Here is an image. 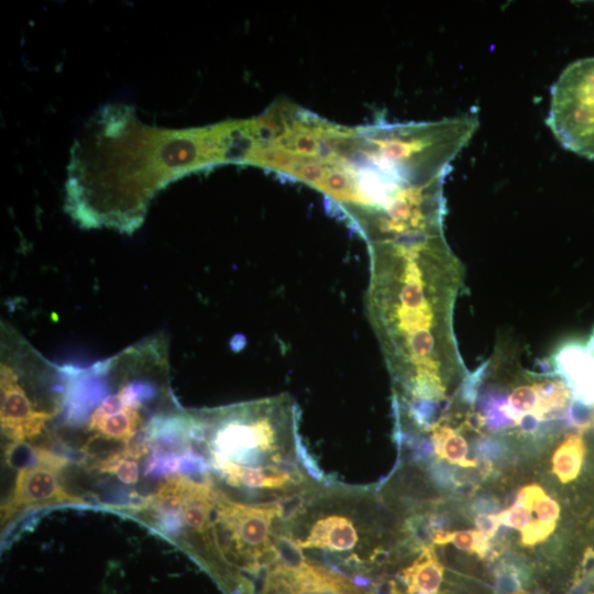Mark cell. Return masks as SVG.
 <instances>
[{"label": "cell", "mask_w": 594, "mask_h": 594, "mask_svg": "<svg viewBox=\"0 0 594 594\" xmlns=\"http://www.w3.org/2000/svg\"><path fill=\"white\" fill-rule=\"evenodd\" d=\"M474 522L479 531L490 539L495 536L498 527L501 526L497 515L492 514H477L474 518Z\"/></svg>", "instance_id": "cell-18"}, {"label": "cell", "mask_w": 594, "mask_h": 594, "mask_svg": "<svg viewBox=\"0 0 594 594\" xmlns=\"http://www.w3.org/2000/svg\"><path fill=\"white\" fill-rule=\"evenodd\" d=\"M367 316L389 371L397 411L448 410L468 375L453 331L463 266L444 234L369 245Z\"/></svg>", "instance_id": "cell-1"}, {"label": "cell", "mask_w": 594, "mask_h": 594, "mask_svg": "<svg viewBox=\"0 0 594 594\" xmlns=\"http://www.w3.org/2000/svg\"><path fill=\"white\" fill-rule=\"evenodd\" d=\"M182 457L168 454L156 455L147 464L146 473L168 474L180 470Z\"/></svg>", "instance_id": "cell-16"}, {"label": "cell", "mask_w": 594, "mask_h": 594, "mask_svg": "<svg viewBox=\"0 0 594 594\" xmlns=\"http://www.w3.org/2000/svg\"><path fill=\"white\" fill-rule=\"evenodd\" d=\"M546 123L564 148L594 160V56L561 73L551 88Z\"/></svg>", "instance_id": "cell-4"}, {"label": "cell", "mask_w": 594, "mask_h": 594, "mask_svg": "<svg viewBox=\"0 0 594 594\" xmlns=\"http://www.w3.org/2000/svg\"><path fill=\"white\" fill-rule=\"evenodd\" d=\"M372 501L360 490L318 483L284 498L276 539L304 560L323 559L360 572L387 556L377 542Z\"/></svg>", "instance_id": "cell-3"}, {"label": "cell", "mask_w": 594, "mask_h": 594, "mask_svg": "<svg viewBox=\"0 0 594 594\" xmlns=\"http://www.w3.org/2000/svg\"><path fill=\"white\" fill-rule=\"evenodd\" d=\"M406 594H439L443 579V566L440 563L433 544L421 549L420 554L400 574Z\"/></svg>", "instance_id": "cell-9"}, {"label": "cell", "mask_w": 594, "mask_h": 594, "mask_svg": "<svg viewBox=\"0 0 594 594\" xmlns=\"http://www.w3.org/2000/svg\"><path fill=\"white\" fill-rule=\"evenodd\" d=\"M58 410L40 409L31 400L13 364L1 355V430L13 443L38 436Z\"/></svg>", "instance_id": "cell-7"}, {"label": "cell", "mask_w": 594, "mask_h": 594, "mask_svg": "<svg viewBox=\"0 0 594 594\" xmlns=\"http://www.w3.org/2000/svg\"><path fill=\"white\" fill-rule=\"evenodd\" d=\"M531 512L537 513L539 520L556 522L560 515V506L554 499L544 495L535 504Z\"/></svg>", "instance_id": "cell-17"}, {"label": "cell", "mask_w": 594, "mask_h": 594, "mask_svg": "<svg viewBox=\"0 0 594 594\" xmlns=\"http://www.w3.org/2000/svg\"><path fill=\"white\" fill-rule=\"evenodd\" d=\"M582 432L579 429V432L569 435L553 453L552 472L561 483L575 480L580 473L585 454Z\"/></svg>", "instance_id": "cell-11"}, {"label": "cell", "mask_w": 594, "mask_h": 594, "mask_svg": "<svg viewBox=\"0 0 594 594\" xmlns=\"http://www.w3.org/2000/svg\"><path fill=\"white\" fill-rule=\"evenodd\" d=\"M514 594H526V593H522V592H519V591H518V592H516V593H514Z\"/></svg>", "instance_id": "cell-20"}, {"label": "cell", "mask_w": 594, "mask_h": 594, "mask_svg": "<svg viewBox=\"0 0 594 594\" xmlns=\"http://www.w3.org/2000/svg\"><path fill=\"white\" fill-rule=\"evenodd\" d=\"M101 472L116 474L122 483L134 484L139 479V468L135 461L123 452L116 453L97 464Z\"/></svg>", "instance_id": "cell-12"}, {"label": "cell", "mask_w": 594, "mask_h": 594, "mask_svg": "<svg viewBox=\"0 0 594 594\" xmlns=\"http://www.w3.org/2000/svg\"><path fill=\"white\" fill-rule=\"evenodd\" d=\"M56 471L42 464L21 469L15 479L12 497L2 507V520H7L18 510L32 506L48 503H81L80 498L65 492L56 477Z\"/></svg>", "instance_id": "cell-8"}, {"label": "cell", "mask_w": 594, "mask_h": 594, "mask_svg": "<svg viewBox=\"0 0 594 594\" xmlns=\"http://www.w3.org/2000/svg\"><path fill=\"white\" fill-rule=\"evenodd\" d=\"M474 448L476 454L486 462L503 457L507 451V447L503 441L488 437L477 439Z\"/></svg>", "instance_id": "cell-15"}, {"label": "cell", "mask_w": 594, "mask_h": 594, "mask_svg": "<svg viewBox=\"0 0 594 594\" xmlns=\"http://www.w3.org/2000/svg\"><path fill=\"white\" fill-rule=\"evenodd\" d=\"M501 525L521 529L532 520L531 510L515 502L509 508L497 514Z\"/></svg>", "instance_id": "cell-14"}, {"label": "cell", "mask_w": 594, "mask_h": 594, "mask_svg": "<svg viewBox=\"0 0 594 594\" xmlns=\"http://www.w3.org/2000/svg\"><path fill=\"white\" fill-rule=\"evenodd\" d=\"M430 442L433 453L439 460L462 468H476L477 462L466 459L468 443L460 430L440 422L430 430Z\"/></svg>", "instance_id": "cell-10"}, {"label": "cell", "mask_w": 594, "mask_h": 594, "mask_svg": "<svg viewBox=\"0 0 594 594\" xmlns=\"http://www.w3.org/2000/svg\"><path fill=\"white\" fill-rule=\"evenodd\" d=\"M556 522L543 520H531L520 529V541L526 547H532L544 541L554 530Z\"/></svg>", "instance_id": "cell-13"}, {"label": "cell", "mask_w": 594, "mask_h": 594, "mask_svg": "<svg viewBox=\"0 0 594 594\" xmlns=\"http://www.w3.org/2000/svg\"><path fill=\"white\" fill-rule=\"evenodd\" d=\"M188 431L206 441L212 466L233 487L275 501L318 484L299 442L297 406L287 395L189 417Z\"/></svg>", "instance_id": "cell-2"}, {"label": "cell", "mask_w": 594, "mask_h": 594, "mask_svg": "<svg viewBox=\"0 0 594 594\" xmlns=\"http://www.w3.org/2000/svg\"><path fill=\"white\" fill-rule=\"evenodd\" d=\"M216 525L230 546L252 568L261 569L277 559L274 546L284 515V497L245 504L215 492Z\"/></svg>", "instance_id": "cell-5"}, {"label": "cell", "mask_w": 594, "mask_h": 594, "mask_svg": "<svg viewBox=\"0 0 594 594\" xmlns=\"http://www.w3.org/2000/svg\"><path fill=\"white\" fill-rule=\"evenodd\" d=\"M267 569L261 594H362L337 571L298 558H277Z\"/></svg>", "instance_id": "cell-6"}, {"label": "cell", "mask_w": 594, "mask_h": 594, "mask_svg": "<svg viewBox=\"0 0 594 594\" xmlns=\"http://www.w3.org/2000/svg\"><path fill=\"white\" fill-rule=\"evenodd\" d=\"M497 503L488 498H481L474 504V510L479 512V514L490 515L491 512L497 510Z\"/></svg>", "instance_id": "cell-19"}]
</instances>
